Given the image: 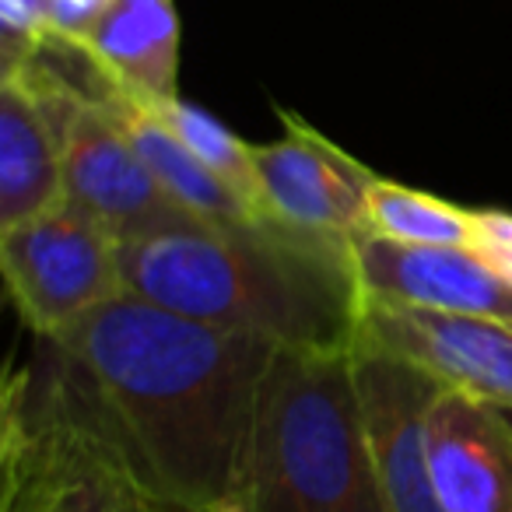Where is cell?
<instances>
[{
  "label": "cell",
  "instance_id": "obj_1",
  "mask_svg": "<svg viewBox=\"0 0 512 512\" xmlns=\"http://www.w3.org/2000/svg\"><path fill=\"white\" fill-rule=\"evenodd\" d=\"M39 344L158 512H239L278 344L130 292Z\"/></svg>",
  "mask_w": 512,
  "mask_h": 512
},
{
  "label": "cell",
  "instance_id": "obj_2",
  "mask_svg": "<svg viewBox=\"0 0 512 512\" xmlns=\"http://www.w3.org/2000/svg\"><path fill=\"white\" fill-rule=\"evenodd\" d=\"M351 242L302 232L274 214L242 225L176 214L120 242L123 288L186 320L278 348L348 351L365 309Z\"/></svg>",
  "mask_w": 512,
  "mask_h": 512
},
{
  "label": "cell",
  "instance_id": "obj_3",
  "mask_svg": "<svg viewBox=\"0 0 512 512\" xmlns=\"http://www.w3.org/2000/svg\"><path fill=\"white\" fill-rule=\"evenodd\" d=\"M239 512H390L362 432L351 348H278Z\"/></svg>",
  "mask_w": 512,
  "mask_h": 512
},
{
  "label": "cell",
  "instance_id": "obj_4",
  "mask_svg": "<svg viewBox=\"0 0 512 512\" xmlns=\"http://www.w3.org/2000/svg\"><path fill=\"white\" fill-rule=\"evenodd\" d=\"M4 421H15L36 453L46 512H158L43 344L36 369L8 379Z\"/></svg>",
  "mask_w": 512,
  "mask_h": 512
},
{
  "label": "cell",
  "instance_id": "obj_5",
  "mask_svg": "<svg viewBox=\"0 0 512 512\" xmlns=\"http://www.w3.org/2000/svg\"><path fill=\"white\" fill-rule=\"evenodd\" d=\"M0 271L36 337H57L127 292L116 235L71 200L0 232Z\"/></svg>",
  "mask_w": 512,
  "mask_h": 512
},
{
  "label": "cell",
  "instance_id": "obj_6",
  "mask_svg": "<svg viewBox=\"0 0 512 512\" xmlns=\"http://www.w3.org/2000/svg\"><path fill=\"white\" fill-rule=\"evenodd\" d=\"M8 78L29 85L57 123L60 155H64V197L92 214L102 228H109L116 242L137 239L176 214H186L158 186L155 172L137 155L127 130L109 109L88 106L32 74H8Z\"/></svg>",
  "mask_w": 512,
  "mask_h": 512
},
{
  "label": "cell",
  "instance_id": "obj_7",
  "mask_svg": "<svg viewBox=\"0 0 512 512\" xmlns=\"http://www.w3.org/2000/svg\"><path fill=\"white\" fill-rule=\"evenodd\" d=\"M355 397L372 467L390 512H442L428 463V411L442 386L376 344L351 348Z\"/></svg>",
  "mask_w": 512,
  "mask_h": 512
},
{
  "label": "cell",
  "instance_id": "obj_8",
  "mask_svg": "<svg viewBox=\"0 0 512 512\" xmlns=\"http://www.w3.org/2000/svg\"><path fill=\"white\" fill-rule=\"evenodd\" d=\"M358 341L407 358L446 390L512 411V320L365 302Z\"/></svg>",
  "mask_w": 512,
  "mask_h": 512
},
{
  "label": "cell",
  "instance_id": "obj_9",
  "mask_svg": "<svg viewBox=\"0 0 512 512\" xmlns=\"http://www.w3.org/2000/svg\"><path fill=\"white\" fill-rule=\"evenodd\" d=\"M285 116V137L256 144L253 165L267 214L313 235L355 239L365 228V190L372 176L362 162L299 120Z\"/></svg>",
  "mask_w": 512,
  "mask_h": 512
},
{
  "label": "cell",
  "instance_id": "obj_10",
  "mask_svg": "<svg viewBox=\"0 0 512 512\" xmlns=\"http://www.w3.org/2000/svg\"><path fill=\"white\" fill-rule=\"evenodd\" d=\"M365 302L446 316L512 320V281L463 246H411L358 232L351 242Z\"/></svg>",
  "mask_w": 512,
  "mask_h": 512
},
{
  "label": "cell",
  "instance_id": "obj_11",
  "mask_svg": "<svg viewBox=\"0 0 512 512\" xmlns=\"http://www.w3.org/2000/svg\"><path fill=\"white\" fill-rule=\"evenodd\" d=\"M428 463L442 512H512V411L442 386L428 411Z\"/></svg>",
  "mask_w": 512,
  "mask_h": 512
},
{
  "label": "cell",
  "instance_id": "obj_12",
  "mask_svg": "<svg viewBox=\"0 0 512 512\" xmlns=\"http://www.w3.org/2000/svg\"><path fill=\"white\" fill-rule=\"evenodd\" d=\"M64 197L60 130L18 78H0V232L57 207Z\"/></svg>",
  "mask_w": 512,
  "mask_h": 512
},
{
  "label": "cell",
  "instance_id": "obj_13",
  "mask_svg": "<svg viewBox=\"0 0 512 512\" xmlns=\"http://www.w3.org/2000/svg\"><path fill=\"white\" fill-rule=\"evenodd\" d=\"M85 46L134 99H176L179 15L172 0H109Z\"/></svg>",
  "mask_w": 512,
  "mask_h": 512
},
{
  "label": "cell",
  "instance_id": "obj_14",
  "mask_svg": "<svg viewBox=\"0 0 512 512\" xmlns=\"http://www.w3.org/2000/svg\"><path fill=\"white\" fill-rule=\"evenodd\" d=\"M106 109L127 130L137 155L148 162L158 186L169 193V200L179 211L200 221H214V225H242V221L264 218V211H256L239 190H232L225 179L214 176L141 99L120 92Z\"/></svg>",
  "mask_w": 512,
  "mask_h": 512
},
{
  "label": "cell",
  "instance_id": "obj_15",
  "mask_svg": "<svg viewBox=\"0 0 512 512\" xmlns=\"http://www.w3.org/2000/svg\"><path fill=\"white\" fill-rule=\"evenodd\" d=\"M477 211L456 207L425 190H411L393 179L372 176L365 190V228L379 239L411 242V246H463L470 249Z\"/></svg>",
  "mask_w": 512,
  "mask_h": 512
},
{
  "label": "cell",
  "instance_id": "obj_16",
  "mask_svg": "<svg viewBox=\"0 0 512 512\" xmlns=\"http://www.w3.org/2000/svg\"><path fill=\"white\" fill-rule=\"evenodd\" d=\"M214 176L225 179L232 190H239L256 211H264V200H260V179H256V165H253V144H246L242 137H235L225 123H218L211 113L197 106H186L179 99L169 102H144Z\"/></svg>",
  "mask_w": 512,
  "mask_h": 512
},
{
  "label": "cell",
  "instance_id": "obj_17",
  "mask_svg": "<svg viewBox=\"0 0 512 512\" xmlns=\"http://www.w3.org/2000/svg\"><path fill=\"white\" fill-rule=\"evenodd\" d=\"M0 512H46V488L25 432L15 421H4L0 439Z\"/></svg>",
  "mask_w": 512,
  "mask_h": 512
},
{
  "label": "cell",
  "instance_id": "obj_18",
  "mask_svg": "<svg viewBox=\"0 0 512 512\" xmlns=\"http://www.w3.org/2000/svg\"><path fill=\"white\" fill-rule=\"evenodd\" d=\"M50 39V0H0V74L18 71Z\"/></svg>",
  "mask_w": 512,
  "mask_h": 512
},
{
  "label": "cell",
  "instance_id": "obj_19",
  "mask_svg": "<svg viewBox=\"0 0 512 512\" xmlns=\"http://www.w3.org/2000/svg\"><path fill=\"white\" fill-rule=\"evenodd\" d=\"M484 264L495 267L502 278L512 281V214L509 211H477L474 242H470Z\"/></svg>",
  "mask_w": 512,
  "mask_h": 512
},
{
  "label": "cell",
  "instance_id": "obj_20",
  "mask_svg": "<svg viewBox=\"0 0 512 512\" xmlns=\"http://www.w3.org/2000/svg\"><path fill=\"white\" fill-rule=\"evenodd\" d=\"M109 0H50V36L85 43Z\"/></svg>",
  "mask_w": 512,
  "mask_h": 512
}]
</instances>
